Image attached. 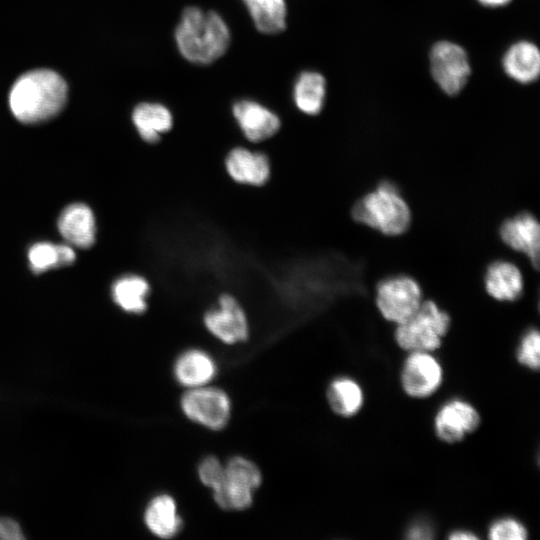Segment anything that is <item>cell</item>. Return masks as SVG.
<instances>
[{
  "instance_id": "2e32d148",
  "label": "cell",
  "mask_w": 540,
  "mask_h": 540,
  "mask_svg": "<svg viewBox=\"0 0 540 540\" xmlns=\"http://www.w3.org/2000/svg\"><path fill=\"white\" fill-rule=\"evenodd\" d=\"M173 373L180 385L190 389L207 385L215 377L217 366L207 352L193 348L179 355Z\"/></svg>"
},
{
  "instance_id": "ba28073f",
  "label": "cell",
  "mask_w": 540,
  "mask_h": 540,
  "mask_svg": "<svg viewBox=\"0 0 540 540\" xmlns=\"http://www.w3.org/2000/svg\"><path fill=\"white\" fill-rule=\"evenodd\" d=\"M431 75L446 94H458L471 74L469 58L460 45L451 41L436 42L429 54Z\"/></svg>"
},
{
  "instance_id": "d6a6232c",
  "label": "cell",
  "mask_w": 540,
  "mask_h": 540,
  "mask_svg": "<svg viewBox=\"0 0 540 540\" xmlns=\"http://www.w3.org/2000/svg\"><path fill=\"white\" fill-rule=\"evenodd\" d=\"M480 4L486 7H501L507 5L511 0H477Z\"/></svg>"
},
{
  "instance_id": "9a60e30c",
  "label": "cell",
  "mask_w": 540,
  "mask_h": 540,
  "mask_svg": "<svg viewBox=\"0 0 540 540\" xmlns=\"http://www.w3.org/2000/svg\"><path fill=\"white\" fill-rule=\"evenodd\" d=\"M58 229L68 244L79 248H88L95 241L94 214L85 204H71L60 214Z\"/></svg>"
},
{
  "instance_id": "5bb4252c",
  "label": "cell",
  "mask_w": 540,
  "mask_h": 540,
  "mask_svg": "<svg viewBox=\"0 0 540 540\" xmlns=\"http://www.w3.org/2000/svg\"><path fill=\"white\" fill-rule=\"evenodd\" d=\"M501 240L511 249L524 254L535 269L540 259V225L528 212L505 220L500 226Z\"/></svg>"
},
{
  "instance_id": "30bf717a",
  "label": "cell",
  "mask_w": 540,
  "mask_h": 540,
  "mask_svg": "<svg viewBox=\"0 0 540 540\" xmlns=\"http://www.w3.org/2000/svg\"><path fill=\"white\" fill-rule=\"evenodd\" d=\"M180 405L188 419L211 430L223 429L230 419V399L216 387L190 388L182 396Z\"/></svg>"
},
{
  "instance_id": "7402d4cb",
  "label": "cell",
  "mask_w": 540,
  "mask_h": 540,
  "mask_svg": "<svg viewBox=\"0 0 540 540\" xmlns=\"http://www.w3.org/2000/svg\"><path fill=\"white\" fill-rule=\"evenodd\" d=\"M327 400L334 413L348 418L355 416L362 409L364 392L355 379L340 376L330 382L327 389Z\"/></svg>"
},
{
  "instance_id": "8fae6325",
  "label": "cell",
  "mask_w": 540,
  "mask_h": 540,
  "mask_svg": "<svg viewBox=\"0 0 540 540\" xmlns=\"http://www.w3.org/2000/svg\"><path fill=\"white\" fill-rule=\"evenodd\" d=\"M408 353L400 373L401 387L412 398H428L442 385V365L432 354L433 352L412 351Z\"/></svg>"
},
{
  "instance_id": "f1b7e54d",
  "label": "cell",
  "mask_w": 540,
  "mask_h": 540,
  "mask_svg": "<svg viewBox=\"0 0 540 540\" xmlns=\"http://www.w3.org/2000/svg\"><path fill=\"white\" fill-rule=\"evenodd\" d=\"M24 539L19 525L12 519L0 518V540Z\"/></svg>"
},
{
  "instance_id": "e0dca14e",
  "label": "cell",
  "mask_w": 540,
  "mask_h": 540,
  "mask_svg": "<svg viewBox=\"0 0 540 540\" xmlns=\"http://www.w3.org/2000/svg\"><path fill=\"white\" fill-rule=\"evenodd\" d=\"M486 292L498 301H515L523 293L524 280L520 269L512 262H492L484 275Z\"/></svg>"
},
{
  "instance_id": "603a6c76",
  "label": "cell",
  "mask_w": 540,
  "mask_h": 540,
  "mask_svg": "<svg viewBox=\"0 0 540 540\" xmlns=\"http://www.w3.org/2000/svg\"><path fill=\"white\" fill-rule=\"evenodd\" d=\"M326 82L317 72H302L294 85V102L297 108L306 115L319 114L324 106Z\"/></svg>"
},
{
  "instance_id": "52a82bcc",
  "label": "cell",
  "mask_w": 540,
  "mask_h": 540,
  "mask_svg": "<svg viewBox=\"0 0 540 540\" xmlns=\"http://www.w3.org/2000/svg\"><path fill=\"white\" fill-rule=\"evenodd\" d=\"M422 302L419 283L408 275L390 276L377 284V308L384 319L396 325L412 316Z\"/></svg>"
},
{
  "instance_id": "484cf974",
  "label": "cell",
  "mask_w": 540,
  "mask_h": 540,
  "mask_svg": "<svg viewBox=\"0 0 540 540\" xmlns=\"http://www.w3.org/2000/svg\"><path fill=\"white\" fill-rule=\"evenodd\" d=\"M28 260L34 273L59 267L58 247L49 242L35 243L29 249Z\"/></svg>"
},
{
  "instance_id": "cb8c5ba5",
  "label": "cell",
  "mask_w": 540,
  "mask_h": 540,
  "mask_svg": "<svg viewBox=\"0 0 540 540\" xmlns=\"http://www.w3.org/2000/svg\"><path fill=\"white\" fill-rule=\"evenodd\" d=\"M255 27L264 34H277L286 27L284 0H243Z\"/></svg>"
},
{
  "instance_id": "3957f363",
  "label": "cell",
  "mask_w": 540,
  "mask_h": 540,
  "mask_svg": "<svg viewBox=\"0 0 540 540\" xmlns=\"http://www.w3.org/2000/svg\"><path fill=\"white\" fill-rule=\"evenodd\" d=\"M352 218L384 235L403 234L411 223V210L397 186L384 180L361 197L351 209Z\"/></svg>"
},
{
  "instance_id": "83f0119b",
  "label": "cell",
  "mask_w": 540,
  "mask_h": 540,
  "mask_svg": "<svg viewBox=\"0 0 540 540\" xmlns=\"http://www.w3.org/2000/svg\"><path fill=\"white\" fill-rule=\"evenodd\" d=\"M198 476L203 485L214 490L224 478V465L214 456L205 457L198 466Z\"/></svg>"
},
{
  "instance_id": "44dd1931",
  "label": "cell",
  "mask_w": 540,
  "mask_h": 540,
  "mask_svg": "<svg viewBox=\"0 0 540 540\" xmlns=\"http://www.w3.org/2000/svg\"><path fill=\"white\" fill-rule=\"evenodd\" d=\"M144 520L150 532L163 539L176 536L183 525L177 504L168 494H160L149 502Z\"/></svg>"
},
{
  "instance_id": "4dcf8cb0",
  "label": "cell",
  "mask_w": 540,
  "mask_h": 540,
  "mask_svg": "<svg viewBox=\"0 0 540 540\" xmlns=\"http://www.w3.org/2000/svg\"><path fill=\"white\" fill-rule=\"evenodd\" d=\"M59 267L67 266L75 261L76 254L70 244H57Z\"/></svg>"
},
{
  "instance_id": "1f68e13d",
  "label": "cell",
  "mask_w": 540,
  "mask_h": 540,
  "mask_svg": "<svg viewBox=\"0 0 540 540\" xmlns=\"http://www.w3.org/2000/svg\"><path fill=\"white\" fill-rule=\"evenodd\" d=\"M449 539L450 540H472V539H478V537L472 531L458 529V530L452 531L449 534Z\"/></svg>"
},
{
  "instance_id": "7a4b0ae2",
  "label": "cell",
  "mask_w": 540,
  "mask_h": 540,
  "mask_svg": "<svg viewBox=\"0 0 540 540\" xmlns=\"http://www.w3.org/2000/svg\"><path fill=\"white\" fill-rule=\"evenodd\" d=\"M175 41L181 55L194 64H210L225 54L230 32L215 11L187 7L175 30Z\"/></svg>"
},
{
  "instance_id": "d6986e66",
  "label": "cell",
  "mask_w": 540,
  "mask_h": 540,
  "mask_svg": "<svg viewBox=\"0 0 540 540\" xmlns=\"http://www.w3.org/2000/svg\"><path fill=\"white\" fill-rule=\"evenodd\" d=\"M152 292L151 282L145 276L134 273L120 276L111 287L115 304L123 311L136 315L148 310V300Z\"/></svg>"
},
{
  "instance_id": "f546056e",
  "label": "cell",
  "mask_w": 540,
  "mask_h": 540,
  "mask_svg": "<svg viewBox=\"0 0 540 540\" xmlns=\"http://www.w3.org/2000/svg\"><path fill=\"white\" fill-rule=\"evenodd\" d=\"M433 537V529L428 522L417 521L407 530V538L413 540H427Z\"/></svg>"
},
{
  "instance_id": "5b68a950",
  "label": "cell",
  "mask_w": 540,
  "mask_h": 540,
  "mask_svg": "<svg viewBox=\"0 0 540 540\" xmlns=\"http://www.w3.org/2000/svg\"><path fill=\"white\" fill-rule=\"evenodd\" d=\"M205 330L226 345L248 340L250 322L241 298L230 290H220L202 314Z\"/></svg>"
},
{
  "instance_id": "9c48e42d",
  "label": "cell",
  "mask_w": 540,
  "mask_h": 540,
  "mask_svg": "<svg viewBox=\"0 0 540 540\" xmlns=\"http://www.w3.org/2000/svg\"><path fill=\"white\" fill-rule=\"evenodd\" d=\"M223 169L238 186L261 188L272 176V161L267 151L245 145L230 147L223 157Z\"/></svg>"
},
{
  "instance_id": "6da1fadb",
  "label": "cell",
  "mask_w": 540,
  "mask_h": 540,
  "mask_svg": "<svg viewBox=\"0 0 540 540\" xmlns=\"http://www.w3.org/2000/svg\"><path fill=\"white\" fill-rule=\"evenodd\" d=\"M67 100V85L56 72L48 69L21 75L9 93V106L15 118L36 124L57 115Z\"/></svg>"
},
{
  "instance_id": "7c38bea8",
  "label": "cell",
  "mask_w": 540,
  "mask_h": 540,
  "mask_svg": "<svg viewBox=\"0 0 540 540\" xmlns=\"http://www.w3.org/2000/svg\"><path fill=\"white\" fill-rule=\"evenodd\" d=\"M480 422V414L471 403L454 398L443 403L436 412L434 430L440 440L453 444L473 433Z\"/></svg>"
},
{
  "instance_id": "ffe728a7",
  "label": "cell",
  "mask_w": 540,
  "mask_h": 540,
  "mask_svg": "<svg viewBox=\"0 0 540 540\" xmlns=\"http://www.w3.org/2000/svg\"><path fill=\"white\" fill-rule=\"evenodd\" d=\"M505 73L514 81L530 84L540 74V51L538 47L526 40L512 44L502 59Z\"/></svg>"
},
{
  "instance_id": "8992f818",
  "label": "cell",
  "mask_w": 540,
  "mask_h": 540,
  "mask_svg": "<svg viewBox=\"0 0 540 540\" xmlns=\"http://www.w3.org/2000/svg\"><path fill=\"white\" fill-rule=\"evenodd\" d=\"M262 481L259 468L250 460L235 456L224 465V478L212 490L217 505L225 510H245Z\"/></svg>"
},
{
  "instance_id": "ac0fdd59",
  "label": "cell",
  "mask_w": 540,
  "mask_h": 540,
  "mask_svg": "<svg viewBox=\"0 0 540 540\" xmlns=\"http://www.w3.org/2000/svg\"><path fill=\"white\" fill-rule=\"evenodd\" d=\"M132 121L140 138L150 145L160 143L162 136L174 126L171 111L159 103L138 104L132 112Z\"/></svg>"
},
{
  "instance_id": "d4e9b609",
  "label": "cell",
  "mask_w": 540,
  "mask_h": 540,
  "mask_svg": "<svg viewBox=\"0 0 540 540\" xmlns=\"http://www.w3.org/2000/svg\"><path fill=\"white\" fill-rule=\"evenodd\" d=\"M517 361L530 370L540 366V334L535 328L528 329L521 337L516 350Z\"/></svg>"
},
{
  "instance_id": "277c9868",
  "label": "cell",
  "mask_w": 540,
  "mask_h": 540,
  "mask_svg": "<svg viewBox=\"0 0 540 540\" xmlns=\"http://www.w3.org/2000/svg\"><path fill=\"white\" fill-rule=\"evenodd\" d=\"M450 324L446 311L434 301H423L412 316L396 325L395 340L407 352H434L440 348Z\"/></svg>"
},
{
  "instance_id": "4316f807",
  "label": "cell",
  "mask_w": 540,
  "mask_h": 540,
  "mask_svg": "<svg viewBox=\"0 0 540 540\" xmlns=\"http://www.w3.org/2000/svg\"><path fill=\"white\" fill-rule=\"evenodd\" d=\"M527 535L524 524L513 517L499 518L488 528V537L491 540H524Z\"/></svg>"
},
{
  "instance_id": "4fadbf2b",
  "label": "cell",
  "mask_w": 540,
  "mask_h": 540,
  "mask_svg": "<svg viewBox=\"0 0 540 540\" xmlns=\"http://www.w3.org/2000/svg\"><path fill=\"white\" fill-rule=\"evenodd\" d=\"M232 115L243 136L250 144H261L277 135L282 123L279 116L253 100H239Z\"/></svg>"
}]
</instances>
